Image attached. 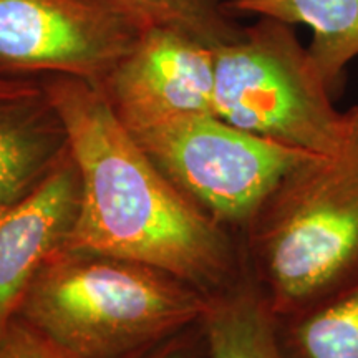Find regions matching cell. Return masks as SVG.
I'll list each match as a JSON object with an SVG mask.
<instances>
[{
  "mask_svg": "<svg viewBox=\"0 0 358 358\" xmlns=\"http://www.w3.org/2000/svg\"><path fill=\"white\" fill-rule=\"evenodd\" d=\"M80 178V203L64 252L146 264L186 284L231 289L229 232L156 166L103 92L73 75L45 78Z\"/></svg>",
  "mask_w": 358,
  "mask_h": 358,
  "instance_id": "cell-1",
  "label": "cell"
},
{
  "mask_svg": "<svg viewBox=\"0 0 358 358\" xmlns=\"http://www.w3.org/2000/svg\"><path fill=\"white\" fill-rule=\"evenodd\" d=\"M209 302L146 264L60 252L35 275L15 317L78 358H141L203 320Z\"/></svg>",
  "mask_w": 358,
  "mask_h": 358,
  "instance_id": "cell-2",
  "label": "cell"
},
{
  "mask_svg": "<svg viewBox=\"0 0 358 358\" xmlns=\"http://www.w3.org/2000/svg\"><path fill=\"white\" fill-rule=\"evenodd\" d=\"M348 111L342 146L294 169L248 227L257 285L277 317L358 282V106Z\"/></svg>",
  "mask_w": 358,
  "mask_h": 358,
  "instance_id": "cell-3",
  "label": "cell"
},
{
  "mask_svg": "<svg viewBox=\"0 0 358 358\" xmlns=\"http://www.w3.org/2000/svg\"><path fill=\"white\" fill-rule=\"evenodd\" d=\"M214 62V113L224 122L313 155H332L345 141L350 111L335 108L292 25L261 17L216 48Z\"/></svg>",
  "mask_w": 358,
  "mask_h": 358,
  "instance_id": "cell-4",
  "label": "cell"
},
{
  "mask_svg": "<svg viewBox=\"0 0 358 358\" xmlns=\"http://www.w3.org/2000/svg\"><path fill=\"white\" fill-rule=\"evenodd\" d=\"M131 134L204 211L224 226L245 231L280 182L317 156L245 131L217 115L185 116Z\"/></svg>",
  "mask_w": 358,
  "mask_h": 358,
  "instance_id": "cell-5",
  "label": "cell"
},
{
  "mask_svg": "<svg viewBox=\"0 0 358 358\" xmlns=\"http://www.w3.org/2000/svg\"><path fill=\"white\" fill-rule=\"evenodd\" d=\"M146 29L106 0H0V69L100 83Z\"/></svg>",
  "mask_w": 358,
  "mask_h": 358,
  "instance_id": "cell-6",
  "label": "cell"
},
{
  "mask_svg": "<svg viewBox=\"0 0 358 358\" xmlns=\"http://www.w3.org/2000/svg\"><path fill=\"white\" fill-rule=\"evenodd\" d=\"M214 48L179 30L150 27L98 85L131 133L214 113Z\"/></svg>",
  "mask_w": 358,
  "mask_h": 358,
  "instance_id": "cell-7",
  "label": "cell"
},
{
  "mask_svg": "<svg viewBox=\"0 0 358 358\" xmlns=\"http://www.w3.org/2000/svg\"><path fill=\"white\" fill-rule=\"evenodd\" d=\"M80 203L71 155L0 213V337L45 264L64 252Z\"/></svg>",
  "mask_w": 358,
  "mask_h": 358,
  "instance_id": "cell-8",
  "label": "cell"
},
{
  "mask_svg": "<svg viewBox=\"0 0 358 358\" xmlns=\"http://www.w3.org/2000/svg\"><path fill=\"white\" fill-rule=\"evenodd\" d=\"M0 69V213L70 153L45 78Z\"/></svg>",
  "mask_w": 358,
  "mask_h": 358,
  "instance_id": "cell-9",
  "label": "cell"
},
{
  "mask_svg": "<svg viewBox=\"0 0 358 358\" xmlns=\"http://www.w3.org/2000/svg\"><path fill=\"white\" fill-rule=\"evenodd\" d=\"M227 8L234 15L310 27L313 65L332 96L342 88L347 65L358 57V0H227Z\"/></svg>",
  "mask_w": 358,
  "mask_h": 358,
  "instance_id": "cell-10",
  "label": "cell"
},
{
  "mask_svg": "<svg viewBox=\"0 0 358 358\" xmlns=\"http://www.w3.org/2000/svg\"><path fill=\"white\" fill-rule=\"evenodd\" d=\"M203 322L206 358H284L275 317L256 282L239 280L211 297Z\"/></svg>",
  "mask_w": 358,
  "mask_h": 358,
  "instance_id": "cell-11",
  "label": "cell"
},
{
  "mask_svg": "<svg viewBox=\"0 0 358 358\" xmlns=\"http://www.w3.org/2000/svg\"><path fill=\"white\" fill-rule=\"evenodd\" d=\"M274 317L284 358H358V282L315 306Z\"/></svg>",
  "mask_w": 358,
  "mask_h": 358,
  "instance_id": "cell-12",
  "label": "cell"
},
{
  "mask_svg": "<svg viewBox=\"0 0 358 358\" xmlns=\"http://www.w3.org/2000/svg\"><path fill=\"white\" fill-rule=\"evenodd\" d=\"M146 27L179 30L216 48L234 42L244 29L236 24L227 0H106Z\"/></svg>",
  "mask_w": 358,
  "mask_h": 358,
  "instance_id": "cell-13",
  "label": "cell"
},
{
  "mask_svg": "<svg viewBox=\"0 0 358 358\" xmlns=\"http://www.w3.org/2000/svg\"><path fill=\"white\" fill-rule=\"evenodd\" d=\"M0 358H78L38 332L20 317H13L0 337Z\"/></svg>",
  "mask_w": 358,
  "mask_h": 358,
  "instance_id": "cell-14",
  "label": "cell"
},
{
  "mask_svg": "<svg viewBox=\"0 0 358 358\" xmlns=\"http://www.w3.org/2000/svg\"><path fill=\"white\" fill-rule=\"evenodd\" d=\"M141 358H191V352L186 343H181L179 340H166Z\"/></svg>",
  "mask_w": 358,
  "mask_h": 358,
  "instance_id": "cell-15",
  "label": "cell"
}]
</instances>
